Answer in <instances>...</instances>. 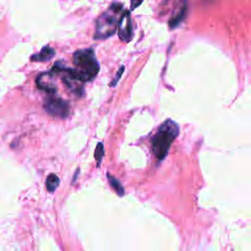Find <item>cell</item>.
Segmentation results:
<instances>
[{
	"label": "cell",
	"mask_w": 251,
	"mask_h": 251,
	"mask_svg": "<svg viewBox=\"0 0 251 251\" xmlns=\"http://www.w3.org/2000/svg\"><path fill=\"white\" fill-rule=\"evenodd\" d=\"M43 107L45 111L53 117L64 119L70 114L69 102L60 97L51 96L47 98L43 104Z\"/></svg>",
	"instance_id": "obj_4"
},
{
	"label": "cell",
	"mask_w": 251,
	"mask_h": 251,
	"mask_svg": "<svg viewBox=\"0 0 251 251\" xmlns=\"http://www.w3.org/2000/svg\"><path fill=\"white\" fill-rule=\"evenodd\" d=\"M118 34L123 42L130 41L132 37V25L129 11H124L118 23Z\"/></svg>",
	"instance_id": "obj_5"
},
{
	"label": "cell",
	"mask_w": 251,
	"mask_h": 251,
	"mask_svg": "<svg viewBox=\"0 0 251 251\" xmlns=\"http://www.w3.org/2000/svg\"><path fill=\"white\" fill-rule=\"evenodd\" d=\"M103 156H104V145L102 142H98L95 152H94V158L96 160L97 167H99V165L103 159Z\"/></svg>",
	"instance_id": "obj_11"
},
{
	"label": "cell",
	"mask_w": 251,
	"mask_h": 251,
	"mask_svg": "<svg viewBox=\"0 0 251 251\" xmlns=\"http://www.w3.org/2000/svg\"><path fill=\"white\" fill-rule=\"evenodd\" d=\"M73 63L75 68L71 69L57 62L51 72L53 74L64 73L63 77L81 83L92 80L99 72V64L92 48L76 50L73 56Z\"/></svg>",
	"instance_id": "obj_1"
},
{
	"label": "cell",
	"mask_w": 251,
	"mask_h": 251,
	"mask_svg": "<svg viewBox=\"0 0 251 251\" xmlns=\"http://www.w3.org/2000/svg\"><path fill=\"white\" fill-rule=\"evenodd\" d=\"M107 178H108L109 184L114 188V190H115L120 196H123V195L125 194V190H124V187H123L122 183L120 182V180L117 179L115 176H111L110 174H107Z\"/></svg>",
	"instance_id": "obj_10"
},
{
	"label": "cell",
	"mask_w": 251,
	"mask_h": 251,
	"mask_svg": "<svg viewBox=\"0 0 251 251\" xmlns=\"http://www.w3.org/2000/svg\"><path fill=\"white\" fill-rule=\"evenodd\" d=\"M36 84L39 89H42L50 94H54L57 91L55 75L52 72L40 74L36 78Z\"/></svg>",
	"instance_id": "obj_6"
},
{
	"label": "cell",
	"mask_w": 251,
	"mask_h": 251,
	"mask_svg": "<svg viewBox=\"0 0 251 251\" xmlns=\"http://www.w3.org/2000/svg\"><path fill=\"white\" fill-rule=\"evenodd\" d=\"M123 13V5L118 2L112 3L106 11L99 15L95 22L94 39H106L116 33L118 23Z\"/></svg>",
	"instance_id": "obj_3"
},
{
	"label": "cell",
	"mask_w": 251,
	"mask_h": 251,
	"mask_svg": "<svg viewBox=\"0 0 251 251\" xmlns=\"http://www.w3.org/2000/svg\"><path fill=\"white\" fill-rule=\"evenodd\" d=\"M54 55H55V50L49 45H46L40 50L39 53L32 55L30 60L35 62H46L51 60L54 57Z\"/></svg>",
	"instance_id": "obj_8"
},
{
	"label": "cell",
	"mask_w": 251,
	"mask_h": 251,
	"mask_svg": "<svg viewBox=\"0 0 251 251\" xmlns=\"http://www.w3.org/2000/svg\"><path fill=\"white\" fill-rule=\"evenodd\" d=\"M59 184H60V179L55 174H50L47 176L45 185H46V189L49 192H54L56 190V188L59 186Z\"/></svg>",
	"instance_id": "obj_9"
},
{
	"label": "cell",
	"mask_w": 251,
	"mask_h": 251,
	"mask_svg": "<svg viewBox=\"0 0 251 251\" xmlns=\"http://www.w3.org/2000/svg\"><path fill=\"white\" fill-rule=\"evenodd\" d=\"M187 8L185 3L182 4V6L178 7L172 15V17L169 20V26L170 28H176L177 25H179V24L183 21V19L185 18V14H186Z\"/></svg>",
	"instance_id": "obj_7"
},
{
	"label": "cell",
	"mask_w": 251,
	"mask_h": 251,
	"mask_svg": "<svg viewBox=\"0 0 251 251\" xmlns=\"http://www.w3.org/2000/svg\"><path fill=\"white\" fill-rule=\"evenodd\" d=\"M140 4H141V2H140V1H137V2L132 1V2H131V7H130V9H131V10H133V9H135V7H136L137 5H140Z\"/></svg>",
	"instance_id": "obj_13"
},
{
	"label": "cell",
	"mask_w": 251,
	"mask_h": 251,
	"mask_svg": "<svg viewBox=\"0 0 251 251\" xmlns=\"http://www.w3.org/2000/svg\"><path fill=\"white\" fill-rule=\"evenodd\" d=\"M124 70H125V67H124V66H122V67L118 70L117 75H115V77L113 78V80H112L111 83H110V86L114 87V86L118 83V81L120 80V78H121V76H122V75H123V73H124Z\"/></svg>",
	"instance_id": "obj_12"
},
{
	"label": "cell",
	"mask_w": 251,
	"mask_h": 251,
	"mask_svg": "<svg viewBox=\"0 0 251 251\" xmlns=\"http://www.w3.org/2000/svg\"><path fill=\"white\" fill-rule=\"evenodd\" d=\"M179 133L177 124L172 120H167L158 127L151 139V148L155 158L162 161L166 158L171 145Z\"/></svg>",
	"instance_id": "obj_2"
}]
</instances>
